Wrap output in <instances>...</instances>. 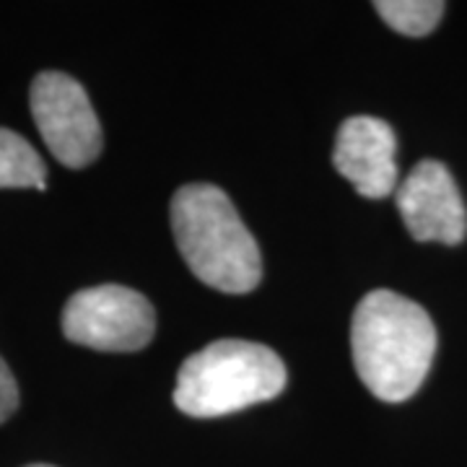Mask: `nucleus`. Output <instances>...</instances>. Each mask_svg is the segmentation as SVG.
I'll list each match as a JSON object with an SVG mask.
<instances>
[{"instance_id": "obj_8", "label": "nucleus", "mask_w": 467, "mask_h": 467, "mask_svg": "<svg viewBox=\"0 0 467 467\" xmlns=\"http://www.w3.org/2000/svg\"><path fill=\"white\" fill-rule=\"evenodd\" d=\"M47 169L26 138L0 128V190L3 187H36L47 190Z\"/></svg>"}, {"instance_id": "obj_10", "label": "nucleus", "mask_w": 467, "mask_h": 467, "mask_svg": "<svg viewBox=\"0 0 467 467\" xmlns=\"http://www.w3.org/2000/svg\"><path fill=\"white\" fill-rule=\"evenodd\" d=\"M18 408V384L11 374L8 364L0 358V423L16 413Z\"/></svg>"}, {"instance_id": "obj_6", "label": "nucleus", "mask_w": 467, "mask_h": 467, "mask_svg": "<svg viewBox=\"0 0 467 467\" xmlns=\"http://www.w3.org/2000/svg\"><path fill=\"white\" fill-rule=\"evenodd\" d=\"M398 211L416 242L460 244L467 234V211L450 169L423 159L398 187Z\"/></svg>"}, {"instance_id": "obj_11", "label": "nucleus", "mask_w": 467, "mask_h": 467, "mask_svg": "<svg viewBox=\"0 0 467 467\" xmlns=\"http://www.w3.org/2000/svg\"><path fill=\"white\" fill-rule=\"evenodd\" d=\"M29 467H52V465H29Z\"/></svg>"}, {"instance_id": "obj_3", "label": "nucleus", "mask_w": 467, "mask_h": 467, "mask_svg": "<svg viewBox=\"0 0 467 467\" xmlns=\"http://www.w3.org/2000/svg\"><path fill=\"white\" fill-rule=\"evenodd\" d=\"M285 387L281 356L252 340H216L177 374L174 402L184 416L218 418L278 398Z\"/></svg>"}, {"instance_id": "obj_9", "label": "nucleus", "mask_w": 467, "mask_h": 467, "mask_svg": "<svg viewBox=\"0 0 467 467\" xmlns=\"http://www.w3.org/2000/svg\"><path fill=\"white\" fill-rule=\"evenodd\" d=\"M374 8L405 36H426L444 16V3L439 0H379Z\"/></svg>"}, {"instance_id": "obj_2", "label": "nucleus", "mask_w": 467, "mask_h": 467, "mask_svg": "<svg viewBox=\"0 0 467 467\" xmlns=\"http://www.w3.org/2000/svg\"><path fill=\"white\" fill-rule=\"evenodd\" d=\"M171 232L187 267L223 294H250L263 278L260 247L216 184H184L171 198Z\"/></svg>"}, {"instance_id": "obj_1", "label": "nucleus", "mask_w": 467, "mask_h": 467, "mask_svg": "<svg viewBox=\"0 0 467 467\" xmlns=\"http://www.w3.org/2000/svg\"><path fill=\"white\" fill-rule=\"evenodd\" d=\"M350 353L367 389L384 402L413 398L436 356L429 312L395 291H371L350 322Z\"/></svg>"}, {"instance_id": "obj_4", "label": "nucleus", "mask_w": 467, "mask_h": 467, "mask_svg": "<svg viewBox=\"0 0 467 467\" xmlns=\"http://www.w3.org/2000/svg\"><path fill=\"white\" fill-rule=\"evenodd\" d=\"M156 333L150 301L128 285H94L73 294L63 309V335L76 346L109 353L140 350Z\"/></svg>"}, {"instance_id": "obj_5", "label": "nucleus", "mask_w": 467, "mask_h": 467, "mask_svg": "<svg viewBox=\"0 0 467 467\" xmlns=\"http://www.w3.org/2000/svg\"><path fill=\"white\" fill-rule=\"evenodd\" d=\"M32 115L50 153L70 169H84L101 153V125L86 88L60 70H45L32 84Z\"/></svg>"}, {"instance_id": "obj_7", "label": "nucleus", "mask_w": 467, "mask_h": 467, "mask_svg": "<svg viewBox=\"0 0 467 467\" xmlns=\"http://www.w3.org/2000/svg\"><path fill=\"white\" fill-rule=\"evenodd\" d=\"M398 138L379 117H348L335 138L333 167L358 195L382 201L398 187Z\"/></svg>"}]
</instances>
